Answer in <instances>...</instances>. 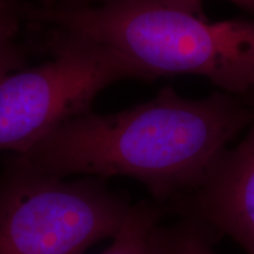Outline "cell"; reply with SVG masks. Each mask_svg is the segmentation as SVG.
<instances>
[{
  "label": "cell",
  "mask_w": 254,
  "mask_h": 254,
  "mask_svg": "<svg viewBox=\"0 0 254 254\" xmlns=\"http://www.w3.org/2000/svg\"><path fill=\"white\" fill-rule=\"evenodd\" d=\"M251 120L243 98L217 91L189 99L166 86L131 109L81 114L13 157L60 178L128 177L157 201L174 202L204 182Z\"/></svg>",
  "instance_id": "6da1fadb"
},
{
  "label": "cell",
  "mask_w": 254,
  "mask_h": 254,
  "mask_svg": "<svg viewBox=\"0 0 254 254\" xmlns=\"http://www.w3.org/2000/svg\"><path fill=\"white\" fill-rule=\"evenodd\" d=\"M31 17L114 51L141 80L198 75L221 92L254 97V20L211 21L201 0H111L34 9Z\"/></svg>",
  "instance_id": "7a4b0ae2"
},
{
  "label": "cell",
  "mask_w": 254,
  "mask_h": 254,
  "mask_svg": "<svg viewBox=\"0 0 254 254\" xmlns=\"http://www.w3.org/2000/svg\"><path fill=\"white\" fill-rule=\"evenodd\" d=\"M18 19L0 18V79L18 71L26 62V52L17 40Z\"/></svg>",
  "instance_id": "ba28073f"
},
{
  "label": "cell",
  "mask_w": 254,
  "mask_h": 254,
  "mask_svg": "<svg viewBox=\"0 0 254 254\" xmlns=\"http://www.w3.org/2000/svg\"><path fill=\"white\" fill-rule=\"evenodd\" d=\"M212 231L199 221L183 217L171 225L160 221L151 239V254H217Z\"/></svg>",
  "instance_id": "8992f818"
},
{
  "label": "cell",
  "mask_w": 254,
  "mask_h": 254,
  "mask_svg": "<svg viewBox=\"0 0 254 254\" xmlns=\"http://www.w3.org/2000/svg\"><path fill=\"white\" fill-rule=\"evenodd\" d=\"M53 58L0 79V153L21 154L69 120L91 111L97 95L124 79H140L112 50L57 31Z\"/></svg>",
  "instance_id": "277c9868"
},
{
  "label": "cell",
  "mask_w": 254,
  "mask_h": 254,
  "mask_svg": "<svg viewBox=\"0 0 254 254\" xmlns=\"http://www.w3.org/2000/svg\"><path fill=\"white\" fill-rule=\"evenodd\" d=\"M103 2L111 1V0H101ZM230 1L234 2V4L240 6V7L247 9V11L254 13V0H230Z\"/></svg>",
  "instance_id": "30bf717a"
},
{
  "label": "cell",
  "mask_w": 254,
  "mask_h": 254,
  "mask_svg": "<svg viewBox=\"0 0 254 254\" xmlns=\"http://www.w3.org/2000/svg\"><path fill=\"white\" fill-rule=\"evenodd\" d=\"M0 18H17L11 0H0Z\"/></svg>",
  "instance_id": "9c48e42d"
},
{
  "label": "cell",
  "mask_w": 254,
  "mask_h": 254,
  "mask_svg": "<svg viewBox=\"0 0 254 254\" xmlns=\"http://www.w3.org/2000/svg\"><path fill=\"white\" fill-rule=\"evenodd\" d=\"M132 205L99 178L66 180L11 159L0 178V254H84Z\"/></svg>",
  "instance_id": "3957f363"
},
{
  "label": "cell",
  "mask_w": 254,
  "mask_h": 254,
  "mask_svg": "<svg viewBox=\"0 0 254 254\" xmlns=\"http://www.w3.org/2000/svg\"><path fill=\"white\" fill-rule=\"evenodd\" d=\"M246 101L252 120L243 140L228 148L204 182L174 205L183 217L232 238L247 254H254V97Z\"/></svg>",
  "instance_id": "5b68a950"
},
{
  "label": "cell",
  "mask_w": 254,
  "mask_h": 254,
  "mask_svg": "<svg viewBox=\"0 0 254 254\" xmlns=\"http://www.w3.org/2000/svg\"><path fill=\"white\" fill-rule=\"evenodd\" d=\"M161 218L157 204L142 201L131 211L112 244L100 254H151L152 234Z\"/></svg>",
  "instance_id": "52a82bcc"
}]
</instances>
